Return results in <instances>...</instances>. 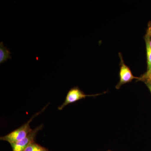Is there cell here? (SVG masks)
<instances>
[{"label": "cell", "mask_w": 151, "mask_h": 151, "mask_svg": "<svg viewBox=\"0 0 151 151\" xmlns=\"http://www.w3.org/2000/svg\"><path fill=\"white\" fill-rule=\"evenodd\" d=\"M48 105L45 107L40 112L35 114L26 123L22 125L21 127H20L18 129L14 130L9 134H8L7 135L4 137H1L0 139L1 140L6 141L9 143L11 145L21 140L24 138L26 137L33 130L30 127L31 122L36 116L42 113L46 109Z\"/></svg>", "instance_id": "1"}, {"label": "cell", "mask_w": 151, "mask_h": 151, "mask_svg": "<svg viewBox=\"0 0 151 151\" xmlns=\"http://www.w3.org/2000/svg\"><path fill=\"white\" fill-rule=\"evenodd\" d=\"M101 94H84L83 91H81V89H79L78 86H75L73 88H71L68 92L65 101L63 103L62 105H60L58 108L59 110H62L63 108H65V106L71 103H73L77 102L78 100L84 99L86 97H95L100 95Z\"/></svg>", "instance_id": "2"}, {"label": "cell", "mask_w": 151, "mask_h": 151, "mask_svg": "<svg viewBox=\"0 0 151 151\" xmlns=\"http://www.w3.org/2000/svg\"><path fill=\"white\" fill-rule=\"evenodd\" d=\"M43 127V125H40L32 131L21 140L16 143L11 144L13 151H24L29 145L31 143L35 142L36 135L40 130H41Z\"/></svg>", "instance_id": "3"}, {"label": "cell", "mask_w": 151, "mask_h": 151, "mask_svg": "<svg viewBox=\"0 0 151 151\" xmlns=\"http://www.w3.org/2000/svg\"><path fill=\"white\" fill-rule=\"evenodd\" d=\"M120 81L116 86V88L119 89L124 84L129 83L134 79L139 80V77H136L132 74L129 68L124 63V60L121 58V67L119 72Z\"/></svg>", "instance_id": "4"}, {"label": "cell", "mask_w": 151, "mask_h": 151, "mask_svg": "<svg viewBox=\"0 0 151 151\" xmlns=\"http://www.w3.org/2000/svg\"><path fill=\"white\" fill-rule=\"evenodd\" d=\"M11 52L6 47L4 46L2 42L0 43V64L7 61L12 58Z\"/></svg>", "instance_id": "5"}, {"label": "cell", "mask_w": 151, "mask_h": 151, "mask_svg": "<svg viewBox=\"0 0 151 151\" xmlns=\"http://www.w3.org/2000/svg\"><path fill=\"white\" fill-rule=\"evenodd\" d=\"M149 36L147 33L146 36L145 41L146 50H147V71L151 69V47L150 46L149 42Z\"/></svg>", "instance_id": "6"}, {"label": "cell", "mask_w": 151, "mask_h": 151, "mask_svg": "<svg viewBox=\"0 0 151 151\" xmlns=\"http://www.w3.org/2000/svg\"><path fill=\"white\" fill-rule=\"evenodd\" d=\"M24 151H49L48 149L37 144L35 142L31 143Z\"/></svg>", "instance_id": "7"}, {"label": "cell", "mask_w": 151, "mask_h": 151, "mask_svg": "<svg viewBox=\"0 0 151 151\" xmlns=\"http://www.w3.org/2000/svg\"><path fill=\"white\" fill-rule=\"evenodd\" d=\"M139 80L145 81V82H151V69L147 71L142 76L139 77Z\"/></svg>", "instance_id": "8"}, {"label": "cell", "mask_w": 151, "mask_h": 151, "mask_svg": "<svg viewBox=\"0 0 151 151\" xmlns=\"http://www.w3.org/2000/svg\"><path fill=\"white\" fill-rule=\"evenodd\" d=\"M145 83L151 93V83H150V82H146Z\"/></svg>", "instance_id": "9"}, {"label": "cell", "mask_w": 151, "mask_h": 151, "mask_svg": "<svg viewBox=\"0 0 151 151\" xmlns=\"http://www.w3.org/2000/svg\"><path fill=\"white\" fill-rule=\"evenodd\" d=\"M149 36V44H150V46L151 47V38L150 37V36L149 35V34H148Z\"/></svg>", "instance_id": "10"}, {"label": "cell", "mask_w": 151, "mask_h": 151, "mask_svg": "<svg viewBox=\"0 0 151 151\" xmlns=\"http://www.w3.org/2000/svg\"><path fill=\"white\" fill-rule=\"evenodd\" d=\"M111 151V150H108V151Z\"/></svg>", "instance_id": "11"}, {"label": "cell", "mask_w": 151, "mask_h": 151, "mask_svg": "<svg viewBox=\"0 0 151 151\" xmlns=\"http://www.w3.org/2000/svg\"><path fill=\"white\" fill-rule=\"evenodd\" d=\"M150 83H151V82H150Z\"/></svg>", "instance_id": "12"}]
</instances>
